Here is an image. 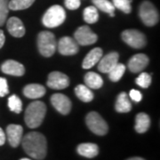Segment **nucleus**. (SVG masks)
<instances>
[{"label":"nucleus","instance_id":"nucleus-31","mask_svg":"<svg viewBox=\"0 0 160 160\" xmlns=\"http://www.w3.org/2000/svg\"><path fill=\"white\" fill-rule=\"evenodd\" d=\"M135 82L139 86H141L142 88H148L151 84V77L148 73L142 72L135 79Z\"/></svg>","mask_w":160,"mask_h":160},{"label":"nucleus","instance_id":"nucleus-13","mask_svg":"<svg viewBox=\"0 0 160 160\" xmlns=\"http://www.w3.org/2000/svg\"><path fill=\"white\" fill-rule=\"evenodd\" d=\"M119 54L117 52H109L104 57L101 58L98 64V70L102 73H109L118 62Z\"/></svg>","mask_w":160,"mask_h":160},{"label":"nucleus","instance_id":"nucleus-9","mask_svg":"<svg viewBox=\"0 0 160 160\" xmlns=\"http://www.w3.org/2000/svg\"><path fill=\"white\" fill-rule=\"evenodd\" d=\"M47 86L52 89H65L69 86V77L59 71H52L48 76Z\"/></svg>","mask_w":160,"mask_h":160},{"label":"nucleus","instance_id":"nucleus-32","mask_svg":"<svg viewBox=\"0 0 160 160\" xmlns=\"http://www.w3.org/2000/svg\"><path fill=\"white\" fill-rule=\"evenodd\" d=\"M9 93L7 80L5 78H0V97H4Z\"/></svg>","mask_w":160,"mask_h":160},{"label":"nucleus","instance_id":"nucleus-28","mask_svg":"<svg viewBox=\"0 0 160 160\" xmlns=\"http://www.w3.org/2000/svg\"><path fill=\"white\" fill-rule=\"evenodd\" d=\"M8 107L11 111L19 114L22 110V102L17 95L13 94L8 99Z\"/></svg>","mask_w":160,"mask_h":160},{"label":"nucleus","instance_id":"nucleus-38","mask_svg":"<svg viewBox=\"0 0 160 160\" xmlns=\"http://www.w3.org/2000/svg\"><path fill=\"white\" fill-rule=\"evenodd\" d=\"M20 160H30L29 158H22V159H20Z\"/></svg>","mask_w":160,"mask_h":160},{"label":"nucleus","instance_id":"nucleus-37","mask_svg":"<svg viewBox=\"0 0 160 160\" xmlns=\"http://www.w3.org/2000/svg\"><path fill=\"white\" fill-rule=\"evenodd\" d=\"M126 160H145L144 158H138V157H134V158H128Z\"/></svg>","mask_w":160,"mask_h":160},{"label":"nucleus","instance_id":"nucleus-34","mask_svg":"<svg viewBox=\"0 0 160 160\" xmlns=\"http://www.w3.org/2000/svg\"><path fill=\"white\" fill-rule=\"evenodd\" d=\"M129 95H130V98H131L132 100V101H134V102H141V101H142V93L138 91V90H135V89H132V90H131V91H130V93H129Z\"/></svg>","mask_w":160,"mask_h":160},{"label":"nucleus","instance_id":"nucleus-12","mask_svg":"<svg viewBox=\"0 0 160 160\" xmlns=\"http://www.w3.org/2000/svg\"><path fill=\"white\" fill-rule=\"evenodd\" d=\"M23 128L20 125L11 124L6 127V135L9 144L12 148H17L22 139Z\"/></svg>","mask_w":160,"mask_h":160},{"label":"nucleus","instance_id":"nucleus-14","mask_svg":"<svg viewBox=\"0 0 160 160\" xmlns=\"http://www.w3.org/2000/svg\"><path fill=\"white\" fill-rule=\"evenodd\" d=\"M149 64V57L143 53H137L133 55L128 62V69L132 73L142 71Z\"/></svg>","mask_w":160,"mask_h":160},{"label":"nucleus","instance_id":"nucleus-29","mask_svg":"<svg viewBox=\"0 0 160 160\" xmlns=\"http://www.w3.org/2000/svg\"><path fill=\"white\" fill-rule=\"evenodd\" d=\"M132 0H113V6L115 8L119 9L125 13H130L132 12Z\"/></svg>","mask_w":160,"mask_h":160},{"label":"nucleus","instance_id":"nucleus-35","mask_svg":"<svg viewBox=\"0 0 160 160\" xmlns=\"http://www.w3.org/2000/svg\"><path fill=\"white\" fill-rule=\"evenodd\" d=\"M6 133H5L4 130L0 127V146H2V145L5 144V142H6Z\"/></svg>","mask_w":160,"mask_h":160},{"label":"nucleus","instance_id":"nucleus-17","mask_svg":"<svg viewBox=\"0 0 160 160\" xmlns=\"http://www.w3.org/2000/svg\"><path fill=\"white\" fill-rule=\"evenodd\" d=\"M102 57V49L100 47L93 48L88 52V54L84 59L82 64L83 69H88L92 68L96 63L99 62Z\"/></svg>","mask_w":160,"mask_h":160},{"label":"nucleus","instance_id":"nucleus-27","mask_svg":"<svg viewBox=\"0 0 160 160\" xmlns=\"http://www.w3.org/2000/svg\"><path fill=\"white\" fill-rule=\"evenodd\" d=\"M125 71H126V66L124 64H122V63L118 62L114 68L108 73L109 79L113 81V82L119 81L121 79V78L123 77Z\"/></svg>","mask_w":160,"mask_h":160},{"label":"nucleus","instance_id":"nucleus-25","mask_svg":"<svg viewBox=\"0 0 160 160\" xmlns=\"http://www.w3.org/2000/svg\"><path fill=\"white\" fill-rule=\"evenodd\" d=\"M84 21L87 23H95L99 19V13H98V9L95 6H88L85 8L84 12Z\"/></svg>","mask_w":160,"mask_h":160},{"label":"nucleus","instance_id":"nucleus-36","mask_svg":"<svg viewBox=\"0 0 160 160\" xmlns=\"http://www.w3.org/2000/svg\"><path fill=\"white\" fill-rule=\"evenodd\" d=\"M5 41H6V37L4 34V31L0 29V48H2L4 44H5Z\"/></svg>","mask_w":160,"mask_h":160},{"label":"nucleus","instance_id":"nucleus-10","mask_svg":"<svg viewBox=\"0 0 160 160\" xmlns=\"http://www.w3.org/2000/svg\"><path fill=\"white\" fill-rule=\"evenodd\" d=\"M52 105L62 115H68L71 109V102L68 96L62 93H54L51 97Z\"/></svg>","mask_w":160,"mask_h":160},{"label":"nucleus","instance_id":"nucleus-6","mask_svg":"<svg viewBox=\"0 0 160 160\" xmlns=\"http://www.w3.org/2000/svg\"><path fill=\"white\" fill-rule=\"evenodd\" d=\"M86 123L90 131L100 136L105 135L109 131V126L106 121L103 119L101 115L95 111H92L87 114Z\"/></svg>","mask_w":160,"mask_h":160},{"label":"nucleus","instance_id":"nucleus-21","mask_svg":"<svg viewBox=\"0 0 160 160\" xmlns=\"http://www.w3.org/2000/svg\"><path fill=\"white\" fill-rule=\"evenodd\" d=\"M150 126V118L146 113H139L135 118L134 129L139 133H144L149 130Z\"/></svg>","mask_w":160,"mask_h":160},{"label":"nucleus","instance_id":"nucleus-8","mask_svg":"<svg viewBox=\"0 0 160 160\" xmlns=\"http://www.w3.org/2000/svg\"><path fill=\"white\" fill-rule=\"evenodd\" d=\"M76 42L81 46H90L98 39L97 35L92 32L88 26H81L76 30L74 34Z\"/></svg>","mask_w":160,"mask_h":160},{"label":"nucleus","instance_id":"nucleus-33","mask_svg":"<svg viewBox=\"0 0 160 160\" xmlns=\"http://www.w3.org/2000/svg\"><path fill=\"white\" fill-rule=\"evenodd\" d=\"M65 6L69 10H76L81 5L80 0H64Z\"/></svg>","mask_w":160,"mask_h":160},{"label":"nucleus","instance_id":"nucleus-11","mask_svg":"<svg viewBox=\"0 0 160 160\" xmlns=\"http://www.w3.org/2000/svg\"><path fill=\"white\" fill-rule=\"evenodd\" d=\"M79 50L78 44L69 37H63L59 40L58 51L62 55H74Z\"/></svg>","mask_w":160,"mask_h":160},{"label":"nucleus","instance_id":"nucleus-18","mask_svg":"<svg viewBox=\"0 0 160 160\" xmlns=\"http://www.w3.org/2000/svg\"><path fill=\"white\" fill-rule=\"evenodd\" d=\"M46 93V88L38 84H29L23 88V94L29 99H38Z\"/></svg>","mask_w":160,"mask_h":160},{"label":"nucleus","instance_id":"nucleus-24","mask_svg":"<svg viewBox=\"0 0 160 160\" xmlns=\"http://www.w3.org/2000/svg\"><path fill=\"white\" fill-rule=\"evenodd\" d=\"M94 6L101 11L109 13L111 17L115 16V6L109 0H92Z\"/></svg>","mask_w":160,"mask_h":160},{"label":"nucleus","instance_id":"nucleus-30","mask_svg":"<svg viewBox=\"0 0 160 160\" xmlns=\"http://www.w3.org/2000/svg\"><path fill=\"white\" fill-rule=\"evenodd\" d=\"M8 0H0V27L6 23V18L9 12Z\"/></svg>","mask_w":160,"mask_h":160},{"label":"nucleus","instance_id":"nucleus-23","mask_svg":"<svg viewBox=\"0 0 160 160\" xmlns=\"http://www.w3.org/2000/svg\"><path fill=\"white\" fill-rule=\"evenodd\" d=\"M75 92L78 98L84 102H90L93 99V93L92 90L86 85H78L75 88Z\"/></svg>","mask_w":160,"mask_h":160},{"label":"nucleus","instance_id":"nucleus-5","mask_svg":"<svg viewBox=\"0 0 160 160\" xmlns=\"http://www.w3.org/2000/svg\"><path fill=\"white\" fill-rule=\"evenodd\" d=\"M140 18L146 26L152 27L159 21V13L155 6L149 1H144L139 8Z\"/></svg>","mask_w":160,"mask_h":160},{"label":"nucleus","instance_id":"nucleus-19","mask_svg":"<svg viewBox=\"0 0 160 160\" xmlns=\"http://www.w3.org/2000/svg\"><path fill=\"white\" fill-rule=\"evenodd\" d=\"M78 153L87 158H92L99 154V147L95 143H81L77 148Z\"/></svg>","mask_w":160,"mask_h":160},{"label":"nucleus","instance_id":"nucleus-20","mask_svg":"<svg viewBox=\"0 0 160 160\" xmlns=\"http://www.w3.org/2000/svg\"><path fill=\"white\" fill-rule=\"evenodd\" d=\"M115 109L119 113H127L131 111L132 103L126 92H123L118 94V96L117 98Z\"/></svg>","mask_w":160,"mask_h":160},{"label":"nucleus","instance_id":"nucleus-7","mask_svg":"<svg viewBox=\"0 0 160 160\" xmlns=\"http://www.w3.org/2000/svg\"><path fill=\"white\" fill-rule=\"evenodd\" d=\"M121 38L128 46L136 49L142 48L147 43L145 35L137 29H126L122 32Z\"/></svg>","mask_w":160,"mask_h":160},{"label":"nucleus","instance_id":"nucleus-2","mask_svg":"<svg viewBox=\"0 0 160 160\" xmlns=\"http://www.w3.org/2000/svg\"><path fill=\"white\" fill-rule=\"evenodd\" d=\"M46 113V106L40 101H36L29 104L25 111L24 119L28 127L34 129L43 123Z\"/></svg>","mask_w":160,"mask_h":160},{"label":"nucleus","instance_id":"nucleus-16","mask_svg":"<svg viewBox=\"0 0 160 160\" xmlns=\"http://www.w3.org/2000/svg\"><path fill=\"white\" fill-rule=\"evenodd\" d=\"M9 33L14 38H22L25 35V27L22 22L17 17H12L7 21L6 24Z\"/></svg>","mask_w":160,"mask_h":160},{"label":"nucleus","instance_id":"nucleus-22","mask_svg":"<svg viewBox=\"0 0 160 160\" xmlns=\"http://www.w3.org/2000/svg\"><path fill=\"white\" fill-rule=\"evenodd\" d=\"M85 83L90 89H99L103 85L102 77L95 72H88L85 76Z\"/></svg>","mask_w":160,"mask_h":160},{"label":"nucleus","instance_id":"nucleus-4","mask_svg":"<svg viewBox=\"0 0 160 160\" xmlns=\"http://www.w3.org/2000/svg\"><path fill=\"white\" fill-rule=\"evenodd\" d=\"M66 19V12L62 6H51L47 9L42 18V22L47 28H56L62 25Z\"/></svg>","mask_w":160,"mask_h":160},{"label":"nucleus","instance_id":"nucleus-15","mask_svg":"<svg viewBox=\"0 0 160 160\" xmlns=\"http://www.w3.org/2000/svg\"><path fill=\"white\" fill-rule=\"evenodd\" d=\"M1 70L7 75L21 77L25 73V68L22 63L18 62L13 60H8L2 64Z\"/></svg>","mask_w":160,"mask_h":160},{"label":"nucleus","instance_id":"nucleus-26","mask_svg":"<svg viewBox=\"0 0 160 160\" xmlns=\"http://www.w3.org/2000/svg\"><path fill=\"white\" fill-rule=\"evenodd\" d=\"M35 0H11L8 2V7L12 11L24 10L33 5Z\"/></svg>","mask_w":160,"mask_h":160},{"label":"nucleus","instance_id":"nucleus-1","mask_svg":"<svg viewBox=\"0 0 160 160\" xmlns=\"http://www.w3.org/2000/svg\"><path fill=\"white\" fill-rule=\"evenodd\" d=\"M22 145L26 152L32 158L42 160L47 153V142L46 137L38 132H30L22 139Z\"/></svg>","mask_w":160,"mask_h":160},{"label":"nucleus","instance_id":"nucleus-3","mask_svg":"<svg viewBox=\"0 0 160 160\" xmlns=\"http://www.w3.org/2000/svg\"><path fill=\"white\" fill-rule=\"evenodd\" d=\"M38 51L44 57H51L57 48V42L54 35L50 31H42L38 36Z\"/></svg>","mask_w":160,"mask_h":160}]
</instances>
